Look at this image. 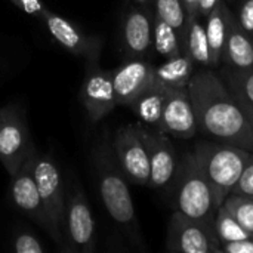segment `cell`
Returning a JSON list of instances; mask_svg holds the SVG:
<instances>
[{
    "instance_id": "52a82bcc",
    "label": "cell",
    "mask_w": 253,
    "mask_h": 253,
    "mask_svg": "<svg viewBox=\"0 0 253 253\" xmlns=\"http://www.w3.org/2000/svg\"><path fill=\"white\" fill-rule=\"evenodd\" d=\"M65 252L92 253L96 249V227L87 197L76 181L67 194L64 218Z\"/></svg>"
},
{
    "instance_id": "8fae6325",
    "label": "cell",
    "mask_w": 253,
    "mask_h": 253,
    "mask_svg": "<svg viewBox=\"0 0 253 253\" xmlns=\"http://www.w3.org/2000/svg\"><path fill=\"white\" fill-rule=\"evenodd\" d=\"M138 130L147 145L150 157V185L151 188H168L175 178L179 157L168 133L150 127L141 122Z\"/></svg>"
},
{
    "instance_id": "d4e9b609",
    "label": "cell",
    "mask_w": 253,
    "mask_h": 253,
    "mask_svg": "<svg viewBox=\"0 0 253 253\" xmlns=\"http://www.w3.org/2000/svg\"><path fill=\"white\" fill-rule=\"evenodd\" d=\"M213 230L219 239V242H233V240H242V239H249L253 237L249 234L240 222L224 208L221 206L216 211L215 221H213Z\"/></svg>"
},
{
    "instance_id": "836d02e7",
    "label": "cell",
    "mask_w": 253,
    "mask_h": 253,
    "mask_svg": "<svg viewBox=\"0 0 253 253\" xmlns=\"http://www.w3.org/2000/svg\"><path fill=\"white\" fill-rule=\"evenodd\" d=\"M132 6H141V7H150L154 0H129Z\"/></svg>"
},
{
    "instance_id": "1f68e13d",
    "label": "cell",
    "mask_w": 253,
    "mask_h": 253,
    "mask_svg": "<svg viewBox=\"0 0 253 253\" xmlns=\"http://www.w3.org/2000/svg\"><path fill=\"white\" fill-rule=\"evenodd\" d=\"M219 3V0H200L199 1V15L203 16L205 19L208 18V15L212 12V9Z\"/></svg>"
},
{
    "instance_id": "8992f818",
    "label": "cell",
    "mask_w": 253,
    "mask_h": 253,
    "mask_svg": "<svg viewBox=\"0 0 253 253\" xmlns=\"http://www.w3.org/2000/svg\"><path fill=\"white\" fill-rule=\"evenodd\" d=\"M0 113V163L9 176H13L36 153V148L31 142L28 125L22 110L15 104H9L1 108Z\"/></svg>"
},
{
    "instance_id": "30bf717a",
    "label": "cell",
    "mask_w": 253,
    "mask_h": 253,
    "mask_svg": "<svg viewBox=\"0 0 253 253\" xmlns=\"http://www.w3.org/2000/svg\"><path fill=\"white\" fill-rule=\"evenodd\" d=\"M39 19L43 22L47 33L53 37V40L67 52L74 56H79L87 61H99L102 52V39L98 36H89L83 30H80L76 24L68 21L67 18L52 12L50 9H44Z\"/></svg>"
},
{
    "instance_id": "9c48e42d",
    "label": "cell",
    "mask_w": 253,
    "mask_h": 253,
    "mask_svg": "<svg viewBox=\"0 0 253 253\" xmlns=\"http://www.w3.org/2000/svg\"><path fill=\"white\" fill-rule=\"evenodd\" d=\"M166 249L170 253H222L212 227L175 211L168 224Z\"/></svg>"
},
{
    "instance_id": "ba28073f",
    "label": "cell",
    "mask_w": 253,
    "mask_h": 253,
    "mask_svg": "<svg viewBox=\"0 0 253 253\" xmlns=\"http://www.w3.org/2000/svg\"><path fill=\"white\" fill-rule=\"evenodd\" d=\"M111 145L120 169L129 182L150 185V157L136 123L125 125L111 135Z\"/></svg>"
},
{
    "instance_id": "cb8c5ba5",
    "label": "cell",
    "mask_w": 253,
    "mask_h": 253,
    "mask_svg": "<svg viewBox=\"0 0 253 253\" xmlns=\"http://www.w3.org/2000/svg\"><path fill=\"white\" fill-rule=\"evenodd\" d=\"M153 6H154V15L163 19L165 22H168L169 25H172L178 31L184 46L188 15L182 0H154Z\"/></svg>"
},
{
    "instance_id": "603a6c76",
    "label": "cell",
    "mask_w": 253,
    "mask_h": 253,
    "mask_svg": "<svg viewBox=\"0 0 253 253\" xmlns=\"http://www.w3.org/2000/svg\"><path fill=\"white\" fill-rule=\"evenodd\" d=\"M153 47L163 58L176 56L184 52L178 31L156 15L153 21Z\"/></svg>"
},
{
    "instance_id": "5bb4252c",
    "label": "cell",
    "mask_w": 253,
    "mask_h": 253,
    "mask_svg": "<svg viewBox=\"0 0 253 253\" xmlns=\"http://www.w3.org/2000/svg\"><path fill=\"white\" fill-rule=\"evenodd\" d=\"M159 130L179 139H190L197 133L199 123L188 86L168 90Z\"/></svg>"
},
{
    "instance_id": "7c38bea8",
    "label": "cell",
    "mask_w": 253,
    "mask_h": 253,
    "mask_svg": "<svg viewBox=\"0 0 253 253\" xmlns=\"http://www.w3.org/2000/svg\"><path fill=\"white\" fill-rule=\"evenodd\" d=\"M84 77L80 86V101L89 120L95 125L105 119L116 107L111 71L102 70L99 61L84 62Z\"/></svg>"
},
{
    "instance_id": "d6a6232c",
    "label": "cell",
    "mask_w": 253,
    "mask_h": 253,
    "mask_svg": "<svg viewBox=\"0 0 253 253\" xmlns=\"http://www.w3.org/2000/svg\"><path fill=\"white\" fill-rule=\"evenodd\" d=\"M199 1L200 0H182L187 15H199Z\"/></svg>"
},
{
    "instance_id": "2e32d148",
    "label": "cell",
    "mask_w": 253,
    "mask_h": 253,
    "mask_svg": "<svg viewBox=\"0 0 253 253\" xmlns=\"http://www.w3.org/2000/svg\"><path fill=\"white\" fill-rule=\"evenodd\" d=\"M33 156L19 168L13 176H10V197L19 212L46 230V216L33 173Z\"/></svg>"
},
{
    "instance_id": "f1b7e54d",
    "label": "cell",
    "mask_w": 253,
    "mask_h": 253,
    "mask_svg": "<svg viewBox=\"0 0 253 253\" xmlns=\"http://www.w3.org/2000/svg\"><path fill=\"white\" fill-rule=\"evenodd\" d=\"M236 18L240 27L253 37V0H243L240 3Z\"/></svg>"
},
{
    "instance_id": "4fadbf2b",
    "label": "cell",
    "mask_w": 253,
    "mask_h": 253,
    "mask_svg": "<svg viewBox=\"0 0 253 253\" xmlns=\"http://www.w3.org/2000/svg\"><path fill=\"white\" fill-rule=\"evenodd\" d=\"M113 90L117 105L129 107L154 82V65L144 58H127L111 70Z\"/></svg>"
},
{
    "instance_id": "277c9868",
    "label": "cell",
    "mask_w": 253,
    "mask_h": 253,
    "mask_svg": "<svg viewBox=\"0 0 253 253\" xmlns=\"http://www.w3.org/2000/svg\"><path fill=\"white\" fill-rule=\"evenodd\" d=\"M175 208L188 218L213 228L216 203L212 188L200 170L193 151L179 157L178 169L172 181Z\"/></svg>"
},
{
    "instance_id": "ac0fdd59",
    "label": "cell",
    "mask_w": 253,
    "mask_h": 253,
    "mask_svg": "<svg viewBox=\"0 0 253 253\" xmlns=\"http://www.w3.org/2000/svg\"><path fill=\"white\" fill-rule=\"evenodd\" d=\"M194 61L185 53L166 58V61L154 67V84L172 90L179 87H187L194 70Z\"/></svg>"
},
{
    "instance_id": "484cf974",
    "label": "cell",
    "mask_w": 253,
    "mask_h": 253,
    "mask_svg": "<svg viewBox=\"0 0 253 253\" xmlns=\"http://www.w3.org/2000/svg\"><path fill=\"white\" fill-rule=\"evenodd\" d=\"M222 206L240 222V225L253 236V199L230 193Z\"/></svg>"
},
{
    "instance_id": "d6986e66",
    "label": "cell",
    "mask_w": 253,
    "mask_h": 253,
    "mask_svg": "<svg viewBox=\"0 0 253 253\" xmlns=\"http://www.w3.org/2000/svg\"><path fill=\"white\" fill-rule=\"evenodd\" d=\"M219 76L253 129V68L236 70L222 65Z\"/></svg>"
},
{
    "instance_id": "4316f807",
    "label": "cell",
    "mask_w": 253,
    "mask_h": 253,
    "mask_svg": "<svg viewBox=\"0 0 253 253\" xmlns=\"http://www.w3.org/2000/svg\"><path fill=\"white\" fill-rule=\"evenodd\" d=\"M10 249L16 253H43L46 248L43 243L28 231H19L13 236Z\"/></svg>"
},
{
    "instance_id": "4dcf8cb0",
    "label": "cell",
    "mask_w": 253,
    "mask_h": 253,
    "mask_svg": "<svg viewBox=\"0 0 253 253\" xmlns=\"http://www.w3.org/2000/svg\"><path fill=\"white\" fill-rule=\"evenodd\" d=\"M9 1L12 4H15L18 9H21L22 12H25L28 15H34L37 18L46 9V6L43 4L42 0H9Z\"/></svg>"
},
{
    "instance_id": "6da1fadb",
    "label": "cell",
    "mask_w": 253,
    "mask_h": 253,
    "mask_svg": "<svg viewBox=\"0 0 253 253\" xmlns=\"http://www.w3.org/2000/svg\"><path fill=\"white\" fill-rule=\"evenodd\" d=\"M188 92L199 130L253 153L252 126L219 74L211 70L197 71L190 79Z\"/></svg>"
},
{
    "instance_id": "7a4b0ae2",
    "label": "cell",
    "mask_w": 253,
    "mask_h": 253,
    "mask_svg": "<svg viewBox=\"0 0 253 253\" xmlns=\"http://www.w3.org/2000/svg\"><path fill=\"white\" fill-rule=\"evenodd\" d=\"M92 162L96 173L99 197L110 218L135 249L147 252V243L138 222L129 181L120 169L113 151L111 135L105 130L93 145Z\"/></svg>"
},
{
    "instance_id": "f546056e",
    "label": "cell",
    "mask_w": 253,
    "mask_h": 253,
    "mask_svg": "<svg viewBox=\"0 0 253 253\" xmlns=\"http://www.w3.org/2000/svg\"><path fill=\"white\" fill-rule=\"evenodd\" d=\"M222 253H253V237L233 240V242H222L221 243Z\"/></svg>"
},
{
    "instance_id": "44dd1931",
    "label": "cell",
    "mask_w": 253,
    "mask_h": 253,
    "mask_svg": "<svg viewBox=\"0 0 253 253\" xmlns=\"http://www.w3.org/2000/svg\"><path fill=\"white\" fill-rule=\"evenodd\" d=\"M166 96H168V90L153 83L129 107L141 123L159 129L162 123Z\"/></svg>"
},
{
    "instance_id": "e0dca14e",
    "label": "cell",
    "mask_w": 253,
    "mask_h": 253,
    "mask_svg": "<svg viewBox=\"0 0 253 253\" xmlns=\"http://www.w3.org/2000/svg\"><path fill=\"white\" fill-rule=\"evenodd\" d=\"M221 65L236 70L253 68V37L240 27L231 10L228 12V30Z\"/></svg>"
},
{
    "instance_id": "3957f363",
    "label": "cell",
    "mask_w": 253,
    "mask_h": 253,
    "mask_svg": "<svg viewBox=\"0 0 253 253\" xmlns=\"http://www.w3.org/2000/svg\"><path fill=\"white\" fill-rule=\"evenodd\" d=\"M193 153L202 173L212 188L216 208L219 209L237 184L245 166L252 156V151L221 141H203L196 145Z\"/></svg>"
},
{
    "instance_id": "5b68a950",
    "label": "cell",
    "mask_w": 253,
    "mask_h": 253,
    "mask_svg": "<svg viewBox=\"0 0 253 253\" xmlns=\"http://www.w3.org/2000/svg\"><path fill=\"white\" fill-rule=\"evenodd\" d=\"M33 173L40 193L46 216V233L52 242L65 252L64 240V218L67 193L62 179V173L56 162L47 154L34 153L33 156Z\"/></svg>"
},
{
    "instance_id": "ffe728a7",
    "label": "cell",
    "mask_w": 253,
    "mask_h": 253,
    "mask_svg": "<svg viewBox=\"0 0 253 253\" xmlns=\"http://www.w3.org/2000/svg\"><path fill=\"white\" fill-rule=\"evenodd\" d=\"M228 12L230 7L225 0H219V3L212 9V12L206 18V36L211 50L212 67H219L222 64V53L227 40L228 30Z\"/></svg>"
},
{
    "instance_id": "83f0119b",
    "label": "cell",
    "mask_w": 253,
    "mask_h": 253,
    "mask_svg": "<svg viewBox=\"0 0 253 253\" xmlns=\"http://www.w3.org/2000/svg\"><path fill=\"white\" fill-rule=\"evenodd\" d=\"M231 193L240 194V196H248V197L253 199V153Z\"/></svg>"
},
{
    "instance_id": "9a60e30c",
    "label": "cell",
    "mask_w": 253,
    "mask_h": 253,
    "mask_svg": "<svg viewBox=\"0 0 253 253\" xmlns=\"http://www.w3.org/2000/svg\"><path fill=\"white\" fill-rule=\"evenodd\" d=\"M154 12L150 7L132 6L122 19V44L127 58H145L153 47Z\"/></svg>"
},
{
    "instance_id": "7402d4cb",
    "label": "cell",
    "mask_w": 253,
    "mask_h": 253,
    "mask_svg": "<svg viewBox=\"0 0 253 253\" xmlns=\"http://www.w3.org/2000/svg\"><path fill=\"white\" fill-rule=\"evenodd\" d=\"M184 52L194 61V64L212 67L206 27L200 21V15H188L187 31L184 39Z\"/></svg>"
},
{
    "instance_id": "e575fe53",
    "label": "cell",
    "mask_w": 253,
    "mask_h": 253,
    "mask_svg": "<svg viewBox=\"0 0 253 253\" xmlns=\"http://www.w3.org/2000/svg\"><path fill=\"white\" fill-rule=\"evenodd\" d=\"M0 123H1V113H0Z\"/></svg>"
}]
</instances>
